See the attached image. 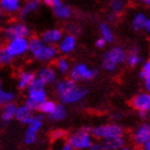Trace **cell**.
<instances>
[{
  "instance_id": "cell-44",
  "label": "cell",
  "mask_w": 150,
  "mask_h": 150,
  "mask_svg": "<svg viewBox=\"0 0 150 150\" xmlns=\"http://www.w3.org/2000/svg\"><path fill=\"white\" fill-rule=\"evenodd\" d=\"M121 150H136L133 146H130V145H125L123 147L121 148Z\"/></svg>"
},
{
  "instance_id": "cell-23",
  "label": "cell",
  "mask_w": 150,
  "mask_h": 150,
  "mask_svg": "<svg viewBox=\"0 0 150 150\" xmlns=\"http://www.w3.org/2000/svg\"><path fill=\"white\" fill-rule=\"evenodd\" d=\"M101 143L106 150H121V148L125 145V135H119V136L102 139Z\"/></svg>"
},
{
  "instance_id": "cell-19",
  "label": "cell",
  "mask_w": 150,
  "mask_h": 150,
  "mask_svg": "<svg viewBox=\"0 0 150 150\" xmlns=\"http://www.w3.org/2000/svg\"><path fill=\"white\" fill-rule=\"evenodd\" d=\"M35 110H32L31 107L28 106L26 103L17 105V110H16V115L15 119L18 122H21L22 125H28L30 121L32 120L33 116H35Z\"/></svg>"
},
{
  "instance_id": "cell-45",
  "label": "cell",
  "mask_w": 150,
  "mask_h": 150,
  "mask_svg": "<svg viewBox=\"0 0 150 150\" xmlns=\"http://www.w3.org/2000/svg\"><path fill=\"white\" fill-rule=\"evenodd\" d=\"M141 148H142V150H150V141L147 142V143H146V144Z\"/></svg>"
},
{
  "instance_id": "cell-6",
  "label": "cell",
  "mask_w": 150,
  "mask_h": 150,
  "mask_svg": "<svg viewBox=\"0 0 150 150\" xmlns=\"http://www.w3.org/2000/svg\"><path fill=\"white\" fill-rule=\"evenodd\" d=\"M31 30L29 26L23 21H13L6 24L2 29V35L6 40L14 38H29Z\"/></svg>"
},
{
  "instance_id": "cell-33",
  "label": "cell",
  "mask_w": 150,
  "mask_h": 150,
  "mask_svg": "<svg viewBox=\"0 0 150 150\" xmlns=\"http://www.w3.org/2000/svg\"><path fill=\"white\" fill-rule=\"evenodd\" d=\"M64 135H66V132L62 131V130H56V131L52 132V134H50V137L53 141H60V139H62L64 137Z\"/></svg>"
},
{
  "instance_id": "cell-40",
  "label": "cell",
  "mask_w": 150,
  "mask_h": 150,
  "mask_svg": "<svg viewBox=\"0 0 150 150\" xmlns=\"http://www.w3.org/2000/svg\"><path fill=\"white\" fill-rule=\"evenodd\" d=\"M144 31L148 37H150V15L148 16V19H147V23H146V26H145Z\"/></svg>"
},
{
  "instance_id": "cell-5",
  "label": "cell",
  "mask_w": 150,
  "mask_h": 150,
  "mask_svg": "<svg viewBox=\"0 0 150 150\" xmlns=\"http://www.w3.org/2000/svg\"><path fill=\"white\" fill-rule=\"evenodd\" d=\"M68 75L76 83H84V81H92L98 75V71L89 67L87 63L79 61L72 64V68Z\"/></svg>"
},
{
  "instance_id": "cell-10",
  "label": "cell",
  "mask_w": 150,
  "mask_h": 150,
  "mask_svg": "<svg viewBox=\"0 0 150 150\" xmlns=\"http://www.w3.org/2000/svg\"><path fill=\"white\" fill-rule=\"evenodd\" d=\"M43 127V115H35L24 134V143L26 145H33L38 139V133Z\"/></svg>"
},
{
  "instance_id": "cell-4",
  "label": "cell",
  "mask_w": 150,
  "mask_h": 150,
  "mask_svg": "<svg viewBox=\"0 0 150 150\" xmlns=\"http://www.w3.org/2000/svg\"><path fill=\"white\" fill-rule=\"evenodd\" d=\"M93 135L91 133V129L81 128L72 132L68 136L67 141L74 148V150H88L93 144Z\"/></svg>"
},
{
  "instance_id": "cell-25",
  "label": "cell",
  "mask_w": 150,
  "mask_h": 150,
  "mask_svg": "<svg viewBox=\"0 0 150 150\" xmlns=\"http://www.w3.org/2000/svg\"><path fill=\"white\" fill-rule=\"evenodd\" d=\"M54 67H55V69L57 70V72L61 75L69 74L70 70L72 68L70 60L68 59L66 56H63V55H61L60 57H57L56 59H55V61H54Z\"/></svg>"
},
{
  "instance_id": "cell-11",
  "label": "cell",
  "mask_w": 150,
  "mask_h": 150,
  "mask_svg": "<svg viewBox=\"0 0 150 150\" xmlns=\"http://www.w3.org/2000/svg\"><path fill=\"white\" fill-rule=\"evenodd\" d=\"M150 141V121H144L134 129L132 133V142L136 147H143Z\"/></svg>"
},
{
  "instance_id": "cell-28",
  "label": "cell",
  "mask_w": 150,
  "mask_h": 150,
  "mask_svg": "<svg viewBox=\"0 0 150 150\" xmlns=\"http://www.w3.org/2000/svg\"><path fill=\"white\" fill-rule=\"evenodd\" d=\"M128 3V0H110V3H108L110 11L119 15L127 9Z\"/></svg>"
},
{
  "instance_id": "cell-22",
  "label": "cell",
  "mask_w": 150,
  "mask_h": 150,
  "mask_svg": "<svg viewBox=\"0 0 150 150\" xmlns=\"http://www.w3.org/2000/svg\"><path fill=\"white\" fill-rule=\"evenodd\" d=\"M41 3H42V0H26L24 1V4L18 13L19 18L25 19L29 16H31L32 14H35L38 10L40 9Z\"/></svg>"
},
{
  "instance_id": "cell-30",
  "label": "cell",
  "mask_w": 150,
  "mask_h": 150,
  "mask_svg": "<svg viewBox=\"0 0 150 150\" xmlns=\"http://www.w3.org/2000/svg\"><path fill=\"white\" fill-rule=\"evenodd\" d=\"M16 99L15 92H13L12 90H8V89H0V104H8L14 102Z\"/></svg>"
},
{
  "instance_id": "cell-36",
  "label": "cell",
  "mask_w": 150,
  "mask_h": 150,
  "mask_svg": "<svg viewBox=\"0 0 150 150\" xmlns=\"http://www.w3.org/2000/svg\"><path fill=\"white\" fill-rule=\"evenodd\" d=\"M117 21H118V14L112 13V12H110L108 14H107V22L110 23V24L116 23Z\"/></svg>"
},
{
  "instance_id": "cell-27",
  "label": "cell",
  "mask_w": 150,
  "mask_h": 150,
  "mask_svg": "<svg viewBox=\"0 0 150 150\" xmlns=\"http://www.w3.org/2000/svg\"><path fill=\"white\" fill-rule=\"evenodd\" d=\"M67 115H68V110H67L66 104L60 102V103H57L56 108L54 110V112L52 114H50V115L47 116V117H48V119H50V121L58 122L64 120Z\"/></svg>"
},
{
  "instance_id": "cell-9",
  "label": "cell",
  "mask_w": 150,
  "mask_h": 150,
  "mask_svg": "<svg viewBox=\"0 0 150 150\" xmlns=\"http://www.w3.org/2000/svg\"><path fill=\"white\" fill-rule=\"evenodd\" d=\"M87 93V88L76 84L72 88H70L67 92H64L62 96L58 97V99L60 100L61 103L66 104V105H73V104L79 103L81 101L84 100Z\"/></svg>"
},
{
  "instance_id": "cell-14",
  "label": "cell",
  "mask_w": 150,
  "mask_h": 150,
  "mask_svg": "<svg viewBox=\"0 0 150 150\" xmlns=\"http://www.w3.org/2000/svg\"><path fill=\"white\" fill-rule=\"evenodd\" d=\"M50 9L55 17L59 21H67L72 16V9L62 0H52Z\"/></svg>"
},
{
  "instance_id": "cell-20",
  "label": "cell",
  "mask_w": 150,
  "mask_h": 150,
  "mask_svg": "<svg viewBox=\"0 0 150 150\" xmlns=\"http://www.w3.org/2000/svg\"><path fill=\"white\" fill-rule=\"evenodd\" d=\"M63 31L60 28L57 27H53V28H48L46 30H44L41 33V39L47 44H52V45H57L59 43L61 38L63 37Z\"/></svg>"
},
{
  "instance_id": "cell-21",
  "label": "cell",
  "mask_w": 150,
  "mask_h": 150,
  "mask_svg": "<svg viewBox=\"0 0 150 150\" xmlns=\"http://www.w3.org/2000/svg\"><path fill=\"white\" fill-rule=\"evenodd\" d=\"M148 15L144 11H136V12L131 16L130 19V27L133 31H144L146 23H147Z\"/></svg>"
},
{
  "instance_id": "cell-3",
  "label": "cell",
  "mask_w": 150,
  "mask_h": 150,
  "mask_svg": "<svg viewBox=\"0 0 150 150\" xmlns=\"http://www.w3.org/2000/svg\"><path fill=\"white\" fill-rule=\"evenodd\" d=\"M46 86L47 85H45L41 79L37 77L26 90L25 103L31 107L33 110H38L41 104L48 99Z\"/></svg>"
},
{
  "instance_id": "cell-1",
  "label": "cell",
  "mask_w": 150,
  "mask_h": 150,
  "mask_svg": "<svg viewBox=\"0 0 150 150\" xmlns=\"http://www.w3.org/2000/svg\"><path fill=\"white\" fill-rule=\"evenodd\" d=\"M29 56L32 59H35L38 62L47 63L55 61L59 50L57 45H52V44L45 43L41 37H33L29 38Z\"/></svg>"
},
{
  "instance_id": "cell-42",
  "label": "cell",
  "mask_w": 150,
  "mask_h": 150,
  "mask_svg": "<svg viewBox=\"0 0 150 150\" xmlns=\"http://www.w3.org/2000/svg\"><path fill=\"white\" fill-rule=\"evenodd\" d=\"M137 114L139 116V118L144 119V120H146L148 118V116H149V112H138Z\"/></svg>"
},
{
  "instance_id": "cell-18",
  "label": "cell",
  "mask_w": 150,
  "mask_h": 150,
  "mask_svg": "<svg viewBox=\"0 0 150 150\" xmlns=\"http://www.w3.org/2000/svg\"><path fill=\"white\" fill-rule=\"evenodd\" d=\"M143 62L144 61H143V55H142L141 48L137 45H132L127 53L125 64L129 68H136Z\"/></svg>"
},
{
  "instance_id": "cell-7",
  "label": "cell",
  "mask_w": 150,
  "mask_h": 150,
  "mask_svg": "<svg viewBox=\"0 0 150 150\" xmlns=\"http://www.w3.org/2000/svg\"><path fill=\"white\" fill-rule=\"evenodd\" d=\"M91 133L94 138L98 139H106V138L119 136V135H125V130L121 125L116 123V122H110V123H104V125H97L91 129Z\"/></svg>"
},
{
  "instance_id": "cell-29",
  "label": "cell",
  "mask_w": 150,
  "mask_h": 150,
  "mask_svg": "<svg viewBox=\"0 0 150 150\" xmlns=\"http://www.w3.org/2000/svg\"><path fill=\"white\" fill-rule=\"evenodd\" d=\"M56 105H57V103L55 101L50 100V99H47L46 101H44L43 103L39 106L38 112H40V114H42V115L48 116L50 114H52V112H54L55 108H56Z\"/></svg>"
},
{
  "instance_id": "cell-8",
  "label": "cell",
  "mask_w": 150,
  "mask_h": 150,
  "mask_svg": "<svg viewBox=\"0 0 150 150\" xmlns=\"http://www.w3.org/2000/svg\"><path fill=\"white\" fill-rule=\"evenodd\" d=\"M14 59L24 57L29 50V38H14L6 40L4 46H2Z\"/></svg>"
},
{
  "instance_id": "cell-2",
  "label": "cell",
  "mask_w": 150,
  "mask_h": 150,
  "mask_svg": "<svg viewBox=\"0 0 150 150\" xmlns=\"http://www.w3.org/2000/svg\"><path fill=\"white\" fill-rule=\"evenodd\" d=\"M127 53H128V50H125L120 45H114V46L107 48L101 57L102 69L106 71L107 73H114L118 69L119 66L125 63Z\"/></svg>"
},
{
  "instance_id": "cell-12",
  "label": "cell",
  "mask_w": 150,
  "mask_h": 150,
  "mask_svg": "<svg viewBox=\"0 0 150 150\" xmlns=\"http://www.w3.org/2000/svg\"><path fill=\"white\" fill-rule=\"evenodd\" d=\"M130 104L136 112H145L150 114V92L147 90L141 91L132 98Z\"/></svg>"
},
{
  "instance_id": "cell-38",
  "label": "cell",
  "mask_w": 150,
  "mask_h": 150,
  "mask_svg": "<svg viewBox=\"0 0 150 150\" xmlns=\"http://www.w3.org/2000/svg\"><path fill=\"white\" fill-rule=\"evenodd\" d=\"M57 150H74V148H73L72 146L70 145L69 142L67 141V142H64L63 144L60 145V147L58 148Z\"/></svg>"
},
{
  "instance_id": "cell-24",
  "label": "cell",
  "mask_w": 150,
  "mask_h": 150,
  "mask_svg": "<svg viewBox=\"0 0 150 150\" xmlns=\"http://www.w3.org/2000/svg\"><path fill=\"white\" fill-rule=\"evenodd\" d=\"M16 110H17V105L14 102L1 105V121L2 123H9L13 119H15Z\"/></svg>"
},
{
  "instance_id": "cell-43",
  "label": "cell",
  "mask_w": 150,
  "mask_h": 150,
  "mask_svg": "<svg viewBox=\"0 0 150 150\" xmlns=\"http://www.w3.org/2000/svg\"><path fill=\"white\" fill-rule=\"evenodd\" d=\"M139 2H141L142 6H146L148 9H150V0H139Z\"/></svg>"
},
{
  "instance_id": "cell-39",
  "label": "cell",
  "mask_w": 150,
  "mask_h": 150,
  "mask_svg": "<svg viewBox=\"0 0 150 150\" xmlns=\"http://www.w3.org/2000/svg\"><path fill=\"white\" fill-rule=\"evenodd\" d=\"M143 81H144L145 90H147V91H149V92H150V74L148 75V76H146Z\"/></svg>"
},
{
  "instance_id": "cell-35",
  "label": "cell",
  "mask_w": 150,
  "mask_h": 150,
  "mask_svg": "<svg viewBox=\"0 0 150 150\" xmlns=\"http://www.w3.org/2000/svg\"><path fill=\"white\" fill-rule=\"evenodd\" d=\"M106 44L107 43V41L104 39V38L102 37H99L96 40V42H94V46L97 47V48H99V50H103V48H105L106 47Z\"/></svg>"
},
{
  "instance_id": "cell-37",
  "label": "cell",
  "mask_w": 150,
  "mask_h": 150,
  "mask_svg": "<svg viewBox=\"0 0 150 150\" xmlns=\"http://www.w3.org/2000/svg\"><path fill=\"white\" fill-rule=\"evenodd\" d=\"M88 150H106V149L104 148L102 143H93V144L91 145V147Z\"/></svg>"
},
{
  "instance_id": "cell-15",
  "label": "cell",
  "mask_w": 150,
  "mask_h": 150,
  "mask_svg": "<svg viewBox=\"0 0 150 150\" xmlns=\"http://www.w3.org/2000/svg\"><path fill=\"white\" fill-rule=\"evenodd\" d=\"M35 78L37 73L32 72L30 70H22L16 77V87L21 91L27 90Z\"/></svg>"
},
{
  "instance_id": "cell-16",
  "label": "cell",
  "mask_w": 150,
  "mask_h": 150,
  "mask_svg": "<svg viewBox=\"0 0 150 150\" xmlns=\"http://www.w3.org/2000/svg\"><path fill=\"white\" fill-rule=\"evenodd\" d=\"M57 74L58 72L55 69V67L44 66L38 70L37 77L41 79L45 85H53L57 81Z\"/></svg>"
},
{
  "instance_id": "cell-26",
  "label": "cell",
  "mask_w": 150,
  "mask_h": 150,
  "mask_svg": "<svg viewBox=\"0 0 150 150\" xmlns=\"http://www.w3.org/2000/svg\"><path fill=\"white\" fill-rule=\"evenodd\" d=\"M98 30H99V35L100 37L104 38L107 41V43H112L115 41V35L112 29V26L108 22H102L98 26Z\"/></svg>"
},
{
  "instance_id": "cell-17",
  "label": "cell",
  "mask_w": 150,
  "mask_h": 150,
  "mask_svg": "<svg viewBox=\"0 0 150 150\" xmlns=\"http://www.w3.org/2000/svg\"><path fill=\"white\" fill-rule=\"evenodd\" d=\"M24 4V0H0V10L6 15L18 14Z\"/></svg>"
},
{
  "instance_id": "cell-31",
  "label": "cell",
  "mask_w": 150,
  "mask_h": 150,
  "mask_svg": "<svg viewBox=\"0 0 150 150\" xmlns=\"http://www.w3.org/2000/svg\"><path fill=\"white\" fill-rule=\"evenodd\" d=\"M13 61H14V58L3 47H1V50H0V64L3 67L10 66V64H12Z\"/></svg>"
},
{
  "instance_id": "cell-41",
  "label": "cell",
  "mask_w": 150,
  "mask_h": 150,
  "mask_svg": "<svg viewBox=\"0 0 150 150\" xmlns=\"http://www.w3.org/2000/svg\"><path fill=\"white\" fill-rule=\"evenodd\" d=\"M121 117H122V114L119 112H115L114 114H112V119H114V120H119Z\"/></svg>"
},
{
  "instance_id": "cell-32",
  "label": "cell",
  "mask_w": 150,
  "mask_h": 150,
  "mask_svg": "<svg viewBox=\"0 0 150 150\" xmlns=\"http://www.w3.org/2000/svg\"><path fill=\"white\" fill-rule=\"evenodd\" d=\"M149 74H150V58H148L147 60H145L144 62L142 63V68H141V71H139V77L142 79H144Z\"/></svg>"
},
{
  "instance_id": "cell-34",
  "label": "cell",
  "mask_w": 150,
  "mask_h": 150,
  "mask_svg": "<svg viewBox=\"0 0 150 150\" xmlns=\"http://www.w3.org/2000/svg\"><path fill=\"white\" fill-rule=\"evenodd\" d=\"M66 29H67V32H69V33H73V35H77L79 33V27L77 25H75V24H68L66 26Z\"/></svg>"
},
{
  "instance_id": "cell-13",
  "label": "cell",
  "mask_w": 150,
  "mask_h": 150,
  "mask_svg": "<svg viewBox=\"0 0 150 150\" xmlns=\"http://www.w3.org/2000/svg\"><path fill=\"white\" fill-rule=\"evenodd\" d=\"M59 54L63 55V56H68L70 54H72L76 47H77V38L73 33H69L67 32L63 35L61 38V40L58 44H57Z\"/></svg>"
}]
</instances>
